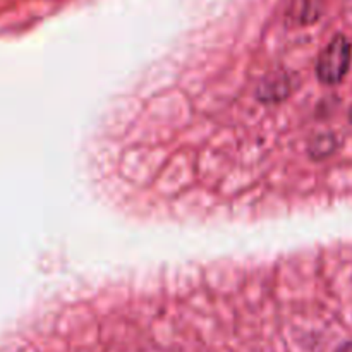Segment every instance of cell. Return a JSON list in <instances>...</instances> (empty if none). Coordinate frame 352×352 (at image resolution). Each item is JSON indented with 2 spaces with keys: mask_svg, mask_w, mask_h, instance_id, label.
Here are the masks:
<instances>
[{
  "mask_svg": "<svg viewBox=\"0 0 352 352\" xmlns=\"http://www.w3.org/2000/svg\"><path fill=\"white\" fill-rule=\"evenodd\" d=\"M346 122L352 127V103H351V107L347 109V112H346Z\"/></svg>",
  "mask_w": 352,
  "mask_h": 352,
  "instance_id": "obj_2",
  "label": "cell"
},
{
  "mask_svg": "<svg viewBox=\"0 0 352 352\" xmlns=\"http://www.w3.org/2000/svg\"><path fill=\"white\" fill-rule=\"evenodd\" d=\"M336 352H352V342L342 344V346H340V347H337Z\"/></svg>",
  "mask_w": 352,
  "mask_h": 352,
  "instance_id": "obj_1",
  "label": "cell"
}]
</instances>
